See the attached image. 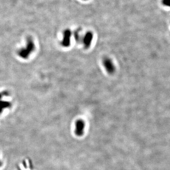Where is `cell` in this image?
Wrapping results in <instances>:
<instances>
[{
	"instance_id": "cell-9",
	"label": "cell",
	"mask_w": 170,
	"mask_h": 170,
	"mask_svg": "<svg viewBox=\"0 0 170 170\" xmlns=\"http://www.w3.org/2000/svg\"><path fill=\"white\" fill-rule=\"evenodd\" d=\"M1 164H2V162H1V160H0V167L1 166Z\"/></svg>"
},
{
	"instance_id": "cell-7",
	"label": "cell",
	"mask_w": 170,
	"mask_h": 170,
	"mask_svg": "<svg viewBox=\"0 0 170 170\" xmlns=\"http://www.w3.org/2000/svg\"><path fill=\"white\" fill-rule=\"evenodd\" d=\"M74 36H75V39L77 42H80L81 41V36L80 35L79 31H77L76 32H75V34H74Z\"/></svg>"
},
{
	"instance_id": "cell-1",
	"label": "cell",
	"mask_w": 170,
	"mask_h": 170,
	"mask_svg": "<svg viewBox=\"0 0 170 170\" xmlns=\"http://www.w3.org/2000/svg\"><path fill=\"white\" fill-rule=\"evenodd\" d=\"M103 64L109 74H112L115 72V67L113 61L108 57L104 58L103 60Z\"/></svg>"
},
{
	"instance_id": "cell-5",
	"label": "cell",
	"mask_w": 170,
	"mask_h": 170,
	"mask_svg": "<svg viewBox=\"0 0 170 170\" xmlns=\"http://www.w3.org/2000/svg\"><path fill=\"white\" fill-rule=\"evenodd\" d=\"M93 38V35L92 32H88L85 34L82 39V42L85 48H88L90 46Z\"/></svg>"
},
{
	"instance_id": "cell-8",
	"label": "cell",
	"mask_w": 170,
	"mask_h": 170,
	"mask_svg": "<svg viewBox=\"0 0 170 170\" xmlns=\"http://www.w3.org/2000/svg\"><path fill=\"white\" fill-rule=\"evenodd\" d=\"M162 3L164 6L170 8V0H162Z\"/></svg>"
},
{
	"instance_id": "cell-2",
	"label": "cell",
	"mask_w": 170,
	"mask_h": 170,
	"mask_svg": "<svg viewBox=\"0 0 170 170\" xmlns=\"http://www.w3.org/2000/svg\"><path fill=\"white\" fill-rule=\"evenodd\" d=\"M34 48V45L32 41V39L30 38L28 39V44H27V47L24 49V50H22L19 52V54L21 56L24 58H26L30 54V52H31Z\"/></svg>"
},
{
	"instance_id": "cell-6",
	"label": "cell",
	"mask_w": 170,
	"mask_h": 170,
	"mask_svg": "<svg viewBox=\"0 0 170 170\" xmlns=\"http://www.w3.org/2000/svg\"><path fill=\"white\" fill-rule=\"evenodd\" d=\"M10 105V104L7 102H0V113L4 108L7 107Z\"/></svg>"
},
{
	"instance_id": "cell-3",
	"label": "cell",
	"mask_w": 170,
	"mask_h": 170,
	"mask_svg": "<svg viewBox=\"0 0 170 170\" xmlns=\"http://www.w3.org/2000/svg\"><path fill=\"white\" fill-rule=\"evenodd\" d=\"M85 123L82 120H78L75 123V133L78 137H81L84 133Z\"/></svg>"
},
{
	"instance_id": "cell-4",
	"label": "cell",
	"mask_w": 170,
	"mask_h": 170,
	"mask_svg": "<svg viewBox=\"0 0 170 170\" xmlns=\"http://www.w3.org/2000/svg\"><path fill=\"white\" fill-rule=\"evenodd\" d=\"M72 36V33L70 30H66L63 32V37L61 42V45L65 47H69L70 45V37Z\"/></svg>"
}]
</instances>
